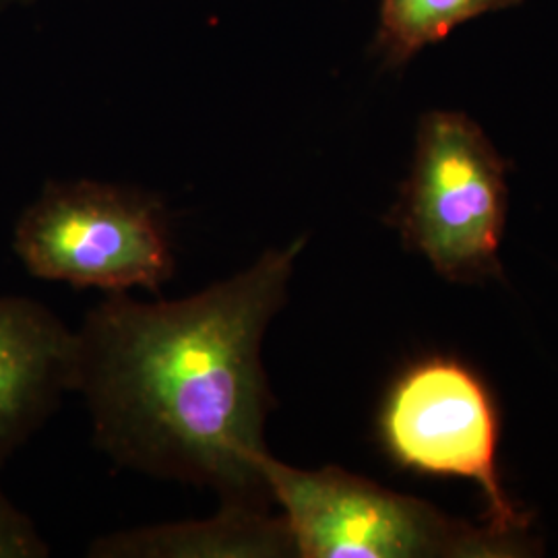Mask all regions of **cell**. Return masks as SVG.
I'll return each instance as SVG.
<instances>
[{
	"mask_svg": "<svg viewBox=\"0 0 558 558\" xmlns=\"http://www.w3.org/2000/svg\"><path fill=\"white\" fill-rule=\"evenodd\" d=\"M299 239L189 299L110 294L75 331L73 391L124 470L271 509L257 459L274 393L263 341L288 302Z\"/></svg>",
	"mask_w": 558,
	"mask_h": 558,
	"instance_id": "obj_1",
	"label": "cell"
},
{
	"mask_svg": "<svg viewBox=\"0 0 558 558\" xmlns=\"http://www.w3.org/2000/svg\"><path fill=\"white\" fill-rule=\"evenodd\" d=\"M260 476L299 558H511L527 542L499 538L486 525L440 513L426 500L387 490L338 465L292 468L269 451Z\"/></svg>",
	"mask_w": 558,
	"mask_h": 558,
	"instance_id": "obj_2",
	"label": "cell"
},
{
	"mask_svg": "<svg viewBox=\"0 0 558 558\" xmlns=\"http://www.w3.org/2000/svg\"><path fill=\"white\" fill-rule=\"evenodd\" d=\"M507 207V161L478 124L449 110L422 117L410 179L387 218L403 246L453 283L500 278Z\"/></svg>",
	"mask_w": 558,
	"mask_h": 558,
	"instance_id": "obj_3",
	"label": "cell"
},
{
	"mask_svg": "<svg viewBox=\"0 0 558 558\" xmlns=\"http://www.w3.org/2000/svg\"><path fill=\"white\" fill-rule=\"evenodd\" d=\"M377 430L398 468L476 484L486 527L499 538L525 542L532 518L502 488L499 403L478 371L447 354L410 362L385 391Z\"/></svg>",
	"mask_w": 558,
	"mask_h": 558,
	"instance_id": "obj_4",
	"label": "cell"
},
{
	"mask_svg": "<svg viewBox=\"0 0 558 558\" xmlns=\"http://www.w3.org/2000/svg\"><path fill=\"white\" fill-rule=\"evenodd\" d=\"M13 248L36 278L110 294L160 292L174 274L160 203L100 182L50 184L23 211Z\"/></svg>",
	"mask_w": 558,
	"mask_h": 558,
	"instance_id": "obj_5",
	"label": "cell"
},
{
	"mask_svg": "<svg viewBox=\"0 0 558 558\" xmlns=\"http://www.w3.org/2000/svg\"><path fill=\"white\" fill-rule=\"evenodd\" d=\"M75 331L38 300L0 296V468L73 391Z\"/></svg>",
	"mask_w": 558,
	"mask_h": 558,
	"instance_id": "obj_6",
	"label": "cell"
},
{
	"mask_svg": "<svg viewBox=\"0 0 558 558\" xmlns=\"http://www.w3.org/2000/svg\"><path fill=\"white\" fill-rule=\"evenodd\" d=\"M96 558H286L294 544L281 515L267 507L220 505L214 518L161 523L98 538Z\"/></svg>",
	"mask_w": 558,
	"mask_h": 558,
	"instance_id": "obj_7",
	"label": "cell"
},
{
	"mask_svg": "<svg viewBox=\"0 0 558 558\" xmlns=\"http://www.w3.org/2000/svg\"><path fill=\"white\" fill-rule=\"evenodd\" d=\"M523 0H380L379 50L401 66L420 50L445 40L458 25L518 7Z\"/></svg>",
	"mask_w": 558,
	"mask_h": 558,
	"instance_id": "obj_8",
	"label": "cell"
},
{
	"mask_svg": "<svg viewBox=\"0 0 558 558\" xmlns=\"http://www.w3.org/2000/svg\"><path fill=\"white\" fill-rule=\"evenodd\" d=\"M48 557L36 525L0 490V558Z\"/></svg>",
	"mask_w": 558,
	"mask_h": 558,
	"instance_id": "obj_9",
	"label": "cell"
}]
</instances>
